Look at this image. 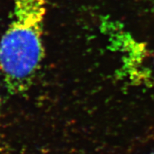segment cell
I'll return each mask as SVG.
<instances>
[{
    "label": "cell",
    "instance_id": "obj_3",
    "mask_svg": "<svg viewBox=\"0 0 154 154\" xmlns=\"http://www.w3.org/2000/svg\"><path fill=\"white\" fill-rule=\"evenodd\" d=\"M152 154H154V153H152Z\"/></svg>",
    "mask_w": 154,
    "mask_h": 154
},
{
    "label": "cell",
    "instance_id": "obj_2",
    "mask_svg": "<svg viewBox=\"0 0 154 154\" xmlns=\"http://www.w3.org/2000/svg\"><path fill=\"white\" fill-rule=\"evenodd\" d=\"M112 46L121 55L120 74L135 86L154 88V51L124 32H112Z\"/></svg>",
    "mask_w": 154,
    "mask_h": 154
},
{
    "label": "cell",
    "instance_id": "obj_1",
    "mask_svg": "<svg viewBox=\"0 0 154 154\" xmlns=\"http://www.w3.org/2000/svg\"><path fill=\"white\" fill-rule=\"evenodd\" d=\"M47 0H13L11 20L0 41V71L10 94L26 91L44 57Z\"/></svg>",
    "mask_w": 154,
    "mask_h": 154
},
{
    "label": "cell",
    "instance_id": "obj_4",
    "mask_svg": "<svg viewBox=\"0 0 154 154\" xmlns=\"http://www.w3.org/2000/svg\"><path fill=\"white\" fill-rule=\"evenodd\" d=\"M153 11H154V9H153Z\"/></svg>",
    "mask_w": 154,
    "mask_h": 154
}]
</instances>
